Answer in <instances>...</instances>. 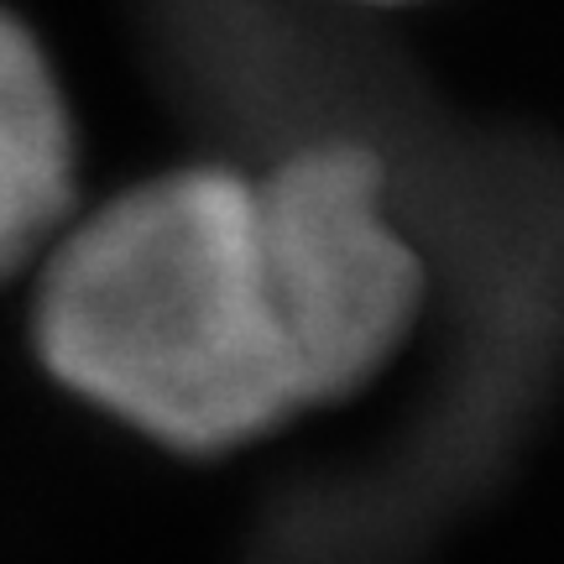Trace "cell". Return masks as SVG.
<instances>
[{"label": "cell", "mask_w": 564, "mask_h": 564, "mask_svg": "<svg viewBox=\"0 0 564 564\" xmlns=\"http://www.w3.org/2000/svg\"><path fill=\"white\" fill-rule=\"evenodd\" d=\"M37 350L84 403L188 455L236 449L303 413L251 178L178 167L63 225L37 288Z\"/></svg>", "instance_id": "1"}, {"label": "cell", "mask_w": 564, "mask_h": 564, "mask_svg": "<svg viewBox=\"0 0 564 564\" xmlns=\"http://www.w3.org/2000/svg\"><path fill=\"white\" fill-rule=\"evenodd\" d=\"M262 278L299 408L340 403L398 356L423 308V251L377 152L314 141L251 178Z\"/></svg>", "instance_id": "2"}, {"label": "cell", "mask_w": 564, "mask_h": 564, "mask_svg": "<svg viewBox=\"0 0 564 564\" xmlns=\"http://www.w3.org/2000/svg\"><path fill=\"white\" fill-rule=\"evenodd\" d=\"M74 121L37 37L0 11V282L58 241L74 209Z\"/></svg>", "instance_id": "3"}]
</instances>
